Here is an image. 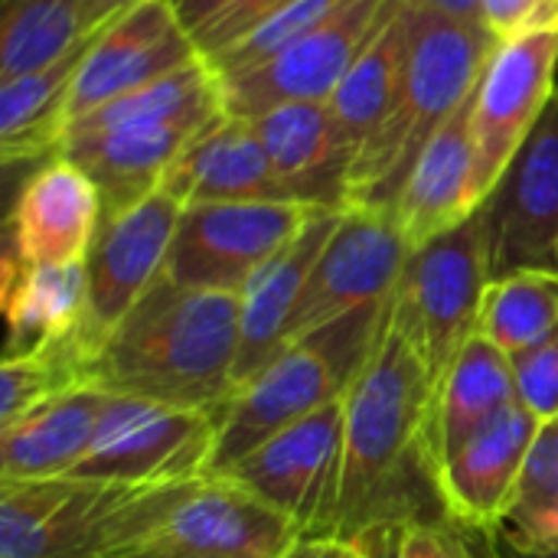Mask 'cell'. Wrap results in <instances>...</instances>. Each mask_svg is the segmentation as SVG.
Listing matches in <instances>:
<instances>
[{
  "label": "cell",
  "instance_id": "obj_21",
  "mask_svg": "<svg viewBox=\"0 0 558 558\" xmlns=\"http://www.w3.org/2000/svg\"><path fill=\"white\" fill-rule=\"evenodd\" d=\"M291 199L343 209L353 150L327 101H284L252 118Z\"/></svg>",
  "mask_w": 558,
  "mask_h": 558
},
{
  "label": "cell",
  "instance_id": "obj_7",
  "mask_svg": "<svg viewBox=\"0 0 558 558\" xmlns=\"http://www.w3.org/2000/svg\"><path fill=\"white\" fill-rule=\"evenodd\" d=\"M324 206L301 199L186 206L163 268V281L193 291L242 294L248 281L288 248Z\"/></svg>",
  "mask_w": 558,
  "mask_h": 558
},
{
  "label": "cell",
  "instance_id": "obj_40",
  "mask_svg": "<svg viewBox=\"0 0 558 558\" xmlns=\"http://www.w3.org/2000/svg\"><path fill=\"white\" fill-rule=\"evenodd\" d=\"M137 3L144 0H82V33L85 36L101 33L108 23H114L121 13H128Z\"/></svg>",
  "mask_w": 558,
  "mask_h": 558
},
{
  "label": "cell",
  "instance_id": "obj_22",
  "mask_svg": "<svg viewBox=\"0 0 558 558\" xmlns=\"http://www.w3.org/2000/svg\"><path fill=\"white\" fill-rule=\"evenodd\" d=\"M343 209H320L304 232L281 248L239 294L242 298V347L235 363V383L245 386L278 353L291 347V320L307 291L324 245L330 242Z\"/></svg>",
  "mask_w": 558,
  "mask_h": 558
},
{
  "label": "cell",
  "instance_id": "obj_14",
  "mask_svg": "<svg viewBox=\"0 0 558 558\" xmlns=\"http://www.w3.org/2000/svg\"><path fill=\"white\" fill-rule=\"evenodd\" d=\"M484 206L494 278L523 268L558 271V85Z\"/></svg>",
  "mask_w": 558,
  "mask_h": 558
},
{
  "label": "cell",
  "instance_id": "obj_16",
  "mask_svg": "<svg viewBox=\"0 0 558 558\" xmlns=\"http://www.w3.org/2000/svg\"><path fill=\"white\" fill-rule=\"evenodd\" d=\"M301 526L232 477H199L180 487L147 546L199 558H281Z\"/></svg>",
  "mask_w": 558,
  "mask_h": 558
},
{
  "label": "cell",
  "instance_id": "obj_43",
  "mask_svg": "<svg viewBox=\"0 0 558 558\" xmlns=\"http://www.w3.org/2000/svg\"><path fill=\"white\" fill-rule=\"evenodd\" d=\"M474 539V549H477V558H510L507 546L500 543L497 533H468Z\"/></svg>",
  "mask_w": 558,
  "mask_h": 558
},
{
  "label": "cell",
  "instance_id": "obj_24",
  "mask_svg": "<svg viewBox=\"0 0 558 558\" xmlns=\"http://www.w3.org/2000/svg\"><path fill=\"white\" fill-rule=\"evenodd\" d=\"M517 402L513 360L494 340L474 330L435 386L428 415L432 477L458 448H464L481 428H487Z\"/></svg>",
  "mask_w": 558,
  "mask_h": 558
},
{
  "label": "cell",
  "instance_id": "obj_9",
  "mask_svg": "<svg viewBox=\"0 0 558 558\" xmlns=\"http://www.w3.org/2000/svg\"><path fill=\"white\" fill-rule=\"evenodd\" d=\"M347 399V396H343ZM337 399L284 428L219 477H232L301 526L304 536H337L347 402Z\"/></svg>",
  "mask_w": 558,
  "mask_h": 558
},
{
  "label": "cell",
  "instance_id": "obj_32",
  "mask_svg": "<svg viewBox=\"0 0 558 558\" xmlns=\"http://www.w3.org/2000/svg\"><path fill=\"white\" fill-rule=\"evenodd\" d=\"M98 363V343L75 337L69 343L43 347L23 356H3L0 366V428L23 418L26 412L88 389Z\"/></svg>",
  "mask_w": 558,
  "mask_h": 558
},
{
  "label": "cell",
  "instance_id": "obj_27",
  "mask_svg": "<svg viewBox=\"0 0 558 558\" xmlns=\"http://www.w3.org/2000/svg\"><path fill=\"white\" fill-rule=\"evenodd\" d=\"M412 46H415V7L409 0H389L379 29L373 33V39L366 43L347 78L337 85V92L327 101L353 157L389 114L402 88Z\"/></svg>",
  "mask_w": 558,
  "mask_h": 558
},
{
  "label": "cell",
  "instance_id": "obj_5",
  "mask_svg": "<svg viewBox=\"0 0 558 558\" xmlns=\"http://www.w3.org/2000/svg\"><path fill=\"white\" fill-rule=\"evenodd\" d=\"M180 487L85 477L0 484V558H108L144 549Z\"/></svg>",
  "mask_w": 558,
  "mask_h": 558
},
{
  "label": "cell",
  "instance_id": "obj_13",
  "mask_svg": "<svg viewBox=\"0 0 558 558\" xmlns=\"http://www.w3.org/2000/svg\"><path fill=\"white\" fill-rule=\"evenodd\" d=\"M199 59L196 39L183 29L167 0H144L92 36L65 98V131L190 62Z\"/></svg>",
  "mask_w": 558,
  "mask_h": 558
},
{
  "label": "cell",
  "instance_id": "obj_38",
  "mask_svg": "<svg viewBox=\"0 0 558 558\" xmlns=\"http://www.w3.org/2000/svg\"><path fill=\"white\" fill-rule=\"evenodd\" d=\"M281 558H366V546L347 536H301Z\"/></svg>",
  "mask_w": 558,
  "mask_h": 558
},
{
  "label": "cell",
  "instance_id": "obj_8",
  "mask_svg": "<svg viewBox=\"0 0 558 558\" xmlns=\"http://www.w3.org/2000/svg\"><path fill=\"white\" fill-rule=\"evenodd\" d=\"M219 412L111 396L85 461L69 477L170 487L206 477Z\"/></svg>",
  "mask_w": 558,
  "mask_h": 558
},
{
  "label": "cell",
  "instance_id": "obj_33",
  "mask_svg": "<svg viewBox=\"0 0 558 558\" xmlns=\"http://www.w3.org/2000/svg\"><path fill=\"white\" fill-rule=\"evenodd\" d=\"M343 3L347 0H291L288 7L275 10L265 23H258L248 36H242L239 43L209 56L206 62L213 65V72L219 78H235V75L275 59L278 52H284L298 39H304L330 13H337Z\"/></svg>",
  "mask_w": 558,
  "mask_h": 558
},
{
  "label": "cell",
  "instance_id": "obj_18",
  "mask_svg": "<svg viewBox=\"0 0 558 558\" xmlns=\"http://www.w3.org/2000/svg\"><path fill=\"white\" fill-rule=\"evenodd\" d=\"M539 428L543 422L517 402L435 471L448 523L464 533H497Z\"/></svg>",
  "mask_w": 558,
  "mask_h": 558
},
{
  "label": "cell",
  "instance_id": "obj_10",
  "mask_svg": "<svg viewBox=\"0 0 558 558\" xmlns=\"http://www.w3.org/2000/svg\"><path fill=\"white\" fill-rule=\"evenodd\" d=\"M412 255L392 209H343L291 320V343L373 304H389Z\"/></svg>",
  "mask_w": 558,
  "mask_h": 558
},
{
  "label": "cell",
  "instance_id": "obj_2",
  "mask_svg": "<svg viewBox=\"0 0 558 558\" xmlns=\"http://www.w3.org/2000/svg\"><path fill=\"white\" fill-rule=\"evenodd\" d=\"M242 298L157 281L98 350L92 386L177 409L222 412L235 396Z\"/></svg>",
  "mask_w": 558,
  "mask_h": 558
},
{
  "label": "cell",
  "instance_id": "obj_23",
  "mask_svg": "<svg viewBox=\"0 0 558 558\" xmlns=\"http://www.w3.org/2000/svg\"><path fill=\"white\" fill-rule=\"evenodd\" d=\"M213 121L183 118L163 124H128L98 134H75L65 137L59 154L78 163L95 180L108 219L160 190V180L167 177L173 160Z\"/></svg>",
  "mask_w": 558,
  "mask_h": 558
},
{
  "label": "cell",
  "instance_id": "obj_36",
  "mask_svg": "<svg viewBox=\"0 0 558 558\" xmlns=\"http://www.w3.org/2000/svg\"><path fill=\"white\" fill-rule=\"evenodd\" d=\"M399 558H477L474 539L441 520H415L402 530Z\"/></svg>",
  "mask_w": 558,
  "mask_h": 558
},
{
  "label": "cell",
  "instance_id": "obj_12",
  "mask_svg": "<svg viewBox=\"0 0 558 558\" xmlns=\"http://www.w3.org/2000/svg\"><path fill=\"white\" fill-rule=\"evenodd\" d=\"M386 7L389 0H347L317 29L275 59L235 78H219L226 114L255 118L284 101H330L379 29Z\"/></svg>",
  "mask_w": 558,
  "mask_h": 558
},
{
  "label": "cell",
  "instance_id": "obj_17",
  "mask_svg": "<svg viewBox=\"0 0 558 558\" xmlns=\"http://www.w3.org/2000/svg\"><path fill=\"white\" fill-rule=\"evenodd\" d=\"M105 206L95 180L56 154L43 160L16 193L7 248L26 265L85 262L101 229Z\"/></svg>",
  "mask_w": 558,
  "mask_h": 558
},
{
  "label": "cell",
  "instance_id": "obj_35",
  "mask_svg": "<svg viewBox=\"0 0 558 558\" xmlns=\"http://www.w3.org/2000/svg\"><path fill=\"white\" fill-rule=\"evenodd\" d=\"M291 0H239L232 3L226 13H219L216 20H209L193 39H196V49L203 59L222 52L226 46L239 43L242 36H248L258 23H265L275 10L288 7Z\"/></svg>",
  "mask_w": 558,
  "mask_h": 558
},
{
  "label": "cell",
  "instance_id": "obj_39",
  "mask_svg": "<svg viewBox=\"0 0 558 558\" xmlns=\"http://www.w3.org/2000/svg\"><path fill=\"white\" fill-rule=\"evenodd\" d=\"M167 3L173 7V13L183 23V29L190 36H196L209 20H216L219 13H226L239 0H167Z\"/></svg>",
  "mask_w": 558,
  "mask_h": 558
},
{
  "label": "cell",
  "instance_id": "obj_29",
  "mask_svg": "<svg viewBox=\"0 0 558 558\" xmlns=\"http://www.w3.org/2000/svg\"><path fill=\"white\" fill-rule=\"evenodd\" d=\"M497 536L517 556L558 553V418L543 422Z\"/></svg>",
  "mask_w": 558,
  "mask_h": 558
},
{
  "label": "cell",
  "instance_id": "obj_26",
  "mask_svg": "<svg viewBox=\"0 0 558 558\" xmlns=\"http://www.w3.org/2000/svg\"><path fill=\"white\" fill-rule=\"evenodd\" d=\"M108 392L88 386L59 396L0 428V484L69 477L88 454Z\"/></svg>",
  "mask_w": 558,
  "mask_h": 558
},
{
  "label": "cell",
  "instance_id": "obj_28",
  "mask_svg": "<svg viewBox=\"0 0 558 558\" xmlns=\"http://www.w3.org/2000/svg\"><path fill=\"white\" fill-rule=\"evenodd\" d=\"M92 36L52 65L0 85V154L3 163L49 160L65 141V98Z\"/></svg>",
  "mask_w": 558,
  "mask_h": 558
},
{
  "label": "cell",
  "instance_id": "obj_42",
  "mask_svg": "<svg viewBox=\"0 0 558 558\" xmlns=\"http://www.w3.org/2000/svg\"><path fill=\"white\" fill-rule=\"evenodd\" d=\"M402 530L405 526H383V530H373V533L360 536L363 546H366V558H399Z\"/></svg>",
  "mask_w": 558,
  "mask_h": 558
},
{
  "label": "cell",
  "instance_id": "obj_31",
  "mask_svg": "<svg viewBox=\"0 0 558 558\" xmlns=\"http://www.w3.org/2000/svg\"><path fill=\"white\" fill-rule=\"evenodd\" d=\"M82 39V0H3L0 82L52 65Z\"/></svg>",
  "mask_w": 558,
  "mask_h": 558
},
{
  "label": "cell",
  "instance_id": "obj_11",
  "mask_svg": "<svg viewBox=\"0 0 558 558\" xmlns=\"http://www.w3.org/2000/svg\"><path fill=\"white\" fill-rule=\"evenodd\" d=\"M558 29L507 39L490 56L477 88L471 137L477 157V186L484 199L497 190L507 167L533 134L556 92Z\"/></svg>",
  "mask_w": 558,
  "mask_h": 558
},
{
  "label": "cell",
  "instance_id": "obj_6",
  "mask_svg": "<svg viewBox=\"0 0 558 558\" xmlns=\"http://www.w3.org/2000/svg\"><path fill=\"white\" fill-rule=\"evenodd\" d=\"M490 281L494 262L487 206L464 226L412 248L389 301V324L418 353L435 386L464 340L477 330Z\"/></svg>",
  "mask_w": 558,
  "mask_h": 558
},
{
  "label": "cell",
  "instance_id": "obj_20",
  "mask_svg": "<svg viewBox=\"0 0 558 558\" xmlns=\"http://www.w3.org/2000/svg\"><path fill=\"white\" fill-rule=\"evenodd\" d=\"M160 190L183 209L199 203L291 199L271 167V157L252 118L219 114L173 160Z\"/></svg>",
  "mask_w": 558,
  "mask_h": 558
},
{
  "label": "cell",
  "instance_id": "obj_30",
  "mask_svg": "<svg viewBox=\"0 0 558 558\" xmlns=\"http://www.w3.org/2000/svg\"><path fill=\"white\" fill-rule=\"evenodd\" d=\"M477 330L507 356H520L546 340L558 330V271L523 268L494 278L484 291Z\"/></svg>",
  "mask_w": 558,
  "mask_h": 558
},
{
  "label": "cell",
  "instance_id": "obj_1",
  "mask_svg": "<svg viewBox=\"0 0 558 558\" xmlns=\"http://www.w3.org/2000/svg\"><path fill=\"white\" fill-rule=\"evenodd\" d=\"M432 399V373L386 317L376 350L343 399L347 464L337 536L360 539L383 526L425 520L415 504L418 487L435 490L428 464Z\"/></svg>",
  "mask_w": 558,
  "mask_h": 558
},
{
  "label": "cell",
  "instance_id": "obj_37",
  "mask_svg": "<svg viewBox=\"0 0 558 558\" xmlns=\"http://www.w3.org/2000/svg\"><path fill=\"white\" fill-rule=\"evenodd\" d=\"M484 20L500 43L526 36L533 20V0H484Z\"/></svg>",
  "mask_w": 558,
  "mask_h": 558
},
{
  "label": "cell",
  "instance_id": "obj_41",
  "mask_svg": "<svg viewBox=\"0 0 558 558\" xmlns=\"http://www.w3.org/2000/svg\"><path fill=\"white\" fill-rule=\"evenodd\" d=\"M409 3L425 7V10H435V13H445V16L461 20V23L487 26V20H484V0H409Z\"/></svg>",
  "mask_w": 558,
  "mask_h": 558
},
{
  "label": "cell",
  "instance_id": "obj_34",
  "mask_svg": "<svg viewBox=\"0 0 558 558\" xmlns=\"http://www.w3.org/2000/svg\"><path fill=\"white\" fill-rule=\"evenodd\" d=\"M510 360H513L520 402L539 422L558 418V330H553L546 340H539L536 347H530Z\"/></svg>",
  "mask_w": 558,
  "mask_h": 558
},
{
  "label": "cell",
  "instance_id": "obj_4",
  "mask_svg": "<svg viewBox=\"0 0 558 558\" xmlns=\"http://www.w3.org/2000/svg\"><path fill=\"white\" fill-rule=\"evenodd\" d=\"M389 304L360 307L278 353L258 376L235 389L219 412L206 477L226 474L245 454L347 396L386 330Z\"/></svg>",
  "mask_w": 558,
  "mask_h": 558
},
{
  "label": "cell",
  "instance_id": "obj_15",
  "mask_svg": "<svg viewBox=\"0 0 558 558\" xmlns=\"http://www.w3.org/2000/svg\"><path fill=\"white\" fill-rule=\"evenodd\" d=\"M183 206L154 190L131 209L101 219L85 258L88 268V330L98 347L163 278Z\"/></svg>",
  "mask_w": 558,
  "mask_h": 558
},
{
  "label": "cell",
  "instance_id": "obj_44",
  "mask_svg": "<svg viewBox=\"0 0 558 558\" xmlns=\"http://www.w3.org/2000/svg\"><path fill=\"white\" fill-rule=\"evenodd\" d=\"M108 558H199L186 556V553H173V549H157V546H144V549H131V553H118Z\"/></svg>",
  "mask_w": 558,
  "mask_h": 558
},
{
  "label": "cell",
  "instance_id": "obj_25",
  "mask_svg": "<svg viewBox=\"0 0 558 558\" xmlns=\"http://www.w3.org/2000/svg\"><path fill=\"white\" fill-rule=\"evenodd\" d=\"M0 304L7 317V356H23L43 347L69 343L75 337L98 343L88 330L85 262L26 265L7 248Z\"/></svg>",
  "mask_w": 558,
  "mask_h": 558
},
{
  "label": "cell",
  "instance_id": "obj_3",
  "mask_svg": "<svg viewBox=\"0 0 558 558\" xmlns=\"http://www.w3.org/2000/svg\"><path fill=\"white\" fill-rule=\"evenodd\" d=\"M497 46L500 39L487 26L415 7V46L402 88L350 163L343 209L396 206L422 150L474 95Z\"/></svg>",
  "mask_w": 558,
  "mask_h": 558
},
{
  "label": "cell",
  "instance_id": "obj_45",
  "mask_svg": "<svg viewBox=\"0 0 558 558\" xmlns=\"http://www.w3.org/2000/svg\"><path fill=\"white\" fill-rule=\"evenodd\" d=\"M510 553V558H558V553H553V556H517L513 549H507Z\"/></svg>",
  "mask_w": 558,
  "mask_h": 558
},
{
  "label": "cell",
  "instance_id": "obj_19",
  "mask_svg": "<svg viewBox=\"0 0 558 558\" xmlns=\"http://www.w3.org/2000/svg\"><path fill=\"white\" fill-rule=\"evenodd\" d=\"M471 114L474 95L428 141L392 206V216L412 248H422L425 242L464 226L487 203L477 186Z\"/></svg>",
  "mask_w": 558,
  "mask_h": 558
}]
</instances>
